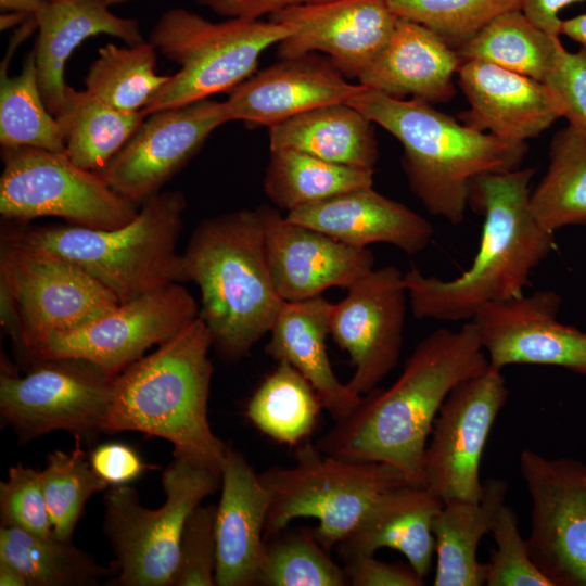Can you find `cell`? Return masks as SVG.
<instances>
[{"label": "cell", "mask_w": 586, "mask_h": 586, "mask_svg": "<svg viewBox=\"0 0 586 586\" xmlns=\"http://www.w3.org/2000/svg\"><path fill=\"white\" fill-rule=\"evenodd\" d=\"M489 367L475 326L441 328L421 340L387 388L361 395L356 408L315 443L339 458L387 463L423 486V455L450 391Z\"/></svg>", "instance_id": "cell-1"}, {"label": "cell", "mask_w": 586, "mask_h": 586, "mask_svg": "<svg viewBox=\"0 0 586 586\" xmlns=\"http://www.w3.org/2000/svg\"><path fill=\"white\" fill-rule=\"evenodd\" d=\"M534 168L474 178L469 206L484 217L477 253L459 277L442 280L412 267L404 275L412 315L419 319L470 321L485 305L523 294L533 270L550 254L555 233L530 207Z\"/></svg>", "instance_id": "cell-2"}, {"label": "cell", "mask_w": 586, "mask_h": 586, "mask_svg": "<svg viewBox=\"0 0 586 586\" xmlns=\"http://www.w3.org/2000/svg\"><path fill=\"white\" fill-rule=\"evenodd\" d=\"M211 332L199 315L113 380L101 432H140L173 444L174 456L220 475L228 445L207 418Z\"/></svg>", "instance_id": "cell-3"}, {"label": "cell", "mask_w": 586, "mask_h": 586, "mask_svg": "<svg viewBox=\"0 0 586 586\" xmlns=\"http://www.w3.org/2000/svg\"><path fill=\"white\" fill-rule=\"evenodd\" d=\"M403 145L402 166L426 211L459 225L474 178L520 168L526 143L477 131L417 99L404 100L360 86L346 101Z\"/></svg>", "instance_id": "cell-4"}, {"label": "cell", "mask_w": 586, "mask_h": 586, "mask_svg": "<svg viewBox=\"0 0 586 586\" xmlns=\"http://www.w3.org/2000/svg\"><path fill=\"white\" fill-rule=\"evenodd\" d=\"M182 258L187 281L200 289L213 345L229 360L250 355L284 303L270 276L259 207L202 220Z\"/></svg>", "instance_id": "cell-5"}, {"label": "cell", "mask_w": 586, "mask_h": 586, "mask_svg": "<svg viewBox=\"0 0 586 586\" xmlns=\"http://www.w3.org/2000/svg\"><path fill=\"white\" fill-rule=\"evenodd\" d=\"M187 200L181 191L158 192L137 216L115 229L75 225L16 227L1 241L42 249L88 272L126 303L173 282L187 281L177 245Z\"/></svg>", "instance_id": "cell-6"}, {"label": "cell", "mask_w": 586, "mask_h": 586, "mask_svg": "<svg viewBox=\"0 0 586 586\" xmlns=\"http://www.w3.org/2000/svg\"><path fill=\"white\" fill-rule=\"evenodd\" d=\"M259 477L270 496L265 538L298 518H314L316 538L329 552L385 494L412 484L387 463L327 455L308 441L292 467L272 466Z\"/></svg>", "instance_id": "cell-7"}, {"label": "cell", "mask_w": 586, "mask_h": 586, "mask_svg": "<svg viewBox=\"0 0 586 586\" xmlns=\"http://www.w3.org/2000/svg\"><path fill=\"white\" fill-rule=\"evenodd\" d=\"M296 26L231 17L211 22L186 9L164 12L149 41L180 69L144 109L146 115L230 92L250 78L260 54L293 35Z\"/></svg>", "instance_id": "cell-8"}, {"label": "cell", "mask_w": 586, "mask_h": 586, "mask_svg": "<svg viewBox=\"0 0 586 586\" xmlns=\"http://www.w3.org/2000/svg\"><path fill=\"white\" fill-rule=\"evenodd\" d=\"M162 484L166 499L157 509L143 507L127 484L106 488L103 531L115 555L118 585L170 586L186 520L218 489L220 475L175 457Z\"/></svg>", "instance_id": "cell-9"}, {"label": "cell", "mask_w": 586, "mask_h": 586, "mask_svg": "<svg viewBox=\"0 0 586 586\" xmlns=\"http://www.w3.org/2000/svg\"><path fill=\"white\" fill-rule=\"evenodd\" d=\"M1 154L0 214L5 220L60 217L69 225L110 230L139 212L99 171L81 168L65 152L20 146L2 148Z\"/></svg>", "instance_id": "cell-10"}, {"label": "cell", "mask_w": 586, "mask_h": 586, "mask_svg": "<svg viewBox=\"0 0 586 586\" xmlns=\"http://www.w3.org/2000/svg\"><path fill=\"white\" fill-rule=\"evenodd\" d=\"M0 281L21 319V353L52 334L84 327L120 303L74 263L42 249L1 241Z\"/></svg>", "instance_id": "cell-11"}, {"label": "cell", "mask_w": 586, "mask_h": 586, "mask_svg": "<svg viewBox=\"0 0 586 586\" xmlns=\"http://www.w3.org/2000/svg\"><path fill=\"white\" fill-rule=\"evenodd\" d=\"M199 315L194 297L180 282H173L120 303L84 327L50 335L28 356L84 360L115 379L149 348L175 336Z\"/></svg>", "instance_id": "cell-12"}, {"label": "cell", "mask_w": 586, "mask_h": 586, "mask_svg": "<svg viewBox=\"0 0 586 586\" xmlns=\"http://www.w3.org/2000/svg\"><path fill=\"white\" fill-rule=\"evenodd\" d=\"M33 360L23 377L8 371L0 377L1 417L20 442L55 430L81 438L101 432L114 379L84 360Z\"/></svg>", "instance_id": "cell-13"}, {"label": "cell", "mask_w": 586, "mask_h": 586, "mask_svg": "<svg viewBox=\"0 0 586 586\" xmlns=\"http://www.w3.org/2000/svg\"><path fill=\"white\" fill-rule=\"evenodd\" d=\"M519 467L532 500V561L552 586H586V463L524 449Z\"/></svg>", "instance_id": "cell-14"}, {"label": "cell", "mask_w": 586, "mask_h": 586, "mask_svg": "<svg viewBox=\"0 0 586 586\" xmlns=\"http://www.w3.org/2000/svg\"><path fill=\"white\" fill-rule=\"evenodd\" d=\"M509 388L501 370L456 385L443 403L423 455V486L443 502L477 501L482 496L480 463L491 430Z\"/></svg>", "instance_id": "cell-15"}, {"label": "cell", "mask_w": 586, "mask_h": 586, "mask_svg": "<svg viewBox=\"0 0 586 586\" xmlns=\"http://www.w3.org/2000/svg\"><path fill=\"white\" fill-rule=\"evenodd\" d=\"M331 305L330 335L355 368L348 386L367 394L397 366L406 316L404 275L394 266L372 269Z\"/></svg>", "instance_id": "cell-16"}, {"label": "cell", "mask_w": 586, "mask_h": 586, "mask_svg": "<svg viewBox=\"0 0 586 586\" xmlns=\"http://www.w3.org/2000/svg\"><path fill=\"white\" fill-rule=\"evenodd\" d=\"M228 122L224 102L209 99L154 112L99 173L115 192L142 204L161 192L209 135Z\"/></svg>", "instance_id": "cell-17"}, {"label": "cell", "mask_w": 586, "mask_h": 586, "mask_svg": "<svg viewBox=\"0 0 586 586\" xmlns=\"http://www.w3.org/2000/svg\"><path fill=\"white\" fill-rule=\"evenodd\" d=\"M562 300L550 290L495 302L470 320L489 367L555 366L586 375V332L559 322Z\"/></svg>", "instance_id": "cell-18"}, {"label": "cell", "mask_w": 586, "mask_h": 586, "mask_svg": "<svg viewBox=\"0 0 586 586\" xmlns=\"http://www.w3.org/2000/svg\"><path fill=\"white\" fill-rule=\"evenodd\" d=\"M269 20L296 26L278 44L281 59L321 51L342 75L358 78L388 42L398 17L384 0H331L286 7Z\"/></svg>", "instance_id": "cell-19"}, {"label": "cell", "mask_w": 586, "mask_h": 586, "mask_svg": "<svg viewBox=\"0 0 586 586\" xmlns=\"http://www.w3.org/2000/svg\"><path fill=\"white\" fill-rule=\"evenodd\" d=\"M258 207L270 276L283 301L308 300L333 286L347 289L373 269L374 257L367 247L290 221L271 206Z\"/></svg>", "instance_id": "cell-20"}, {"label": "cell", "mask_w": 586, "mask_h": 586, "mask_svg": "<svg viewBox=\"0 0 586 586\" xmlns=\"http://www.w3.org/2000/svg\"><path fill=\"white\" fill-rule=\"evenodd\" d=\"M360 86L347 82L330 59L311 52L281 59L247 78L224 105L229 122L270 127L318 106L346 102Z\"/></svg>", "instance_id": "cell-21"}, {"label": "cell", "mask_w": 586, "mask_h": 586, "mask_svg": "<svg viewBox=\"0 0 586 586\" xmlns=\"http://www.w3.org/2000/svg\"><path fill=\"white\" fill-rule=\"evenodd\" d=\"M457 74L470 105L458 117L472 129L526 143L562 117L545 82L479 60L462 61Z\"/></svg>", "instance_id": "cell-22"}, {"label": "cell", "mask_w": 586, "mask_h": 586, "mask_svg": "<svg viewBox=\"0 0 586 586\" xmlns=\"http://www.w3.org/2000/svg\"><path fill=\"white\" fill-rule=\"evenodd\" d=\"M216 510L217 586H255L265 543L270 496L259 473L231 448L220 466Z\"/></svg>", "instance_id": "cell-23"}, {"label": "cell", "mask_w": 586, "mask_h": 586, "mask_svg": "<svg viewBox=\"0 0 586 586\" xmlns=\"http://www.w3.org/2000/svg\"><path fill=\"white\" fill-rule=\"evenodd\" d=\"M285 217L353 246L387 243L409 255L422 252L434 234L429 220L372 187L296 208Z\"/></svg>", "instance_id": "cell-24"}, {"label": "cell", "mask_w": 586, "mask_h": 586, "mask_svg": "<svg viewBox=\"0 0 586 586\" xmlns=\"http://www.w3.org/2000/svg\"><path fill=\"white\" fill-rule=\"evenodd\" d=\"M461 62L457 50L435 33L398 17L388 42L357 79L392 98L442 103L456 94L454 75Z\"/></svg>", "instance_id": "cell-25"}, {"label": "cell", "mask_w": 586, "mask_h": 586, "mask_svg": "<svg viewBox=\"0 0 586 586\" xmlns=\"http://www.w3.org/2000/svg\"><path fill=\"white\" fill-rule=\"evenodd\" d=\"M34 17L38 28L34 48L38 86L54 117L66 102L69 87L64 79L66 62L84 40L106 34L127 46L144 41L138 21L113 14L104 0H49Z\"/></svg>", "instance_id": "cell-26"}, {"label": "cell", "mask_w": 586, "mask_h": 586, "mask_svg": "<svg viewBox=\"0 0 586 586\" xmlns=\"http://www.w3.org/2000/svg\"><path fill=\"white\" fill-rule=\"evenodd\" d=\"M331 303L321 295L282 304L265 353L292 365L314 387L334 422L346 418L361 395L335 375L328 355Z\"/></svg>", "instance_id": "cell-27"}, {"label": "cell", "mask_w": 586, "mask_h": 586, "mask_svg": "<svg viewBox=\"0 0 586 586\" xmlns=\"http://www.w3.org/2000/svg\"><path fill=\"white\" fill-rule=\"evenodd\" d=\"M443 505L424 486L406 484L385 494L335 550L343 561L374 555L382 548L394 549L424 578L435 552L433 522Z\"/></svg>", "instance_id": "cell-28"}, {"label": "cell", "mask_w": 586, "mask_h": 586, "mask_svg": "<svg viewBox=\"0 0 586 586\" xmlns=\"http://www.w3.org/2000/svg\"><path fill=\"white\" fill-rule=\"evenodd\" d=\"M268 128L270 151L295 150L364 169H373L379 158L373 123L346 102L318 106Z\"/></svg>", "instance_id": "cell-29"}, {"label": "cell", "mask_w": 586, "mask_h": 586, "mask_svg": "<svg viewBox=\"0 0 586 586\" xmlns=\"http://www.w3.org/2000/svg\"><path fill=\"white\" fill-rule=\"evenodd\" d=\"M507 483L497 477L483 481L477 501L444 502L433 522L436 570L434 586H481L487 565L477 560L482 537L491 532L498 508L505 502Z\"/></svg>", "instance_id": "cell-30"}, {"label": "cell", "mask_w": 586, "mask_h": 586, "mask_svg": "<svg viewBox=\"0 0 586 586\" xmlns=\"http://www.w3.org/2000/svg\"><path fill=\"white\" fill-rule=\"evenodd\" d=\"M148 115L123 112L86 90L68 87L63 111L55 117L65 153L84 169L100 171L125 146Z\"/></svg>", "instance_id": "cell-31"}, {"label": "cell", "mask_w": 586, "mask_h": 586, "mask_svg": "<svg viewBox=\"0 0 586 586\" xmlns=\"http://www.w3.org/2000/svg\"><path fill=\"white\" fill-rule=\"evenodd\" d=\"M530 207L537 222L551 233L586 225V131L569 123L553 136L549 166L531 191Z\"/></svg>", "instance_id": "cell-32"}, {"label": "cell", "mask_w": 586, "mask_h": 586, "mask_svg": "<svg viewBox=\"0 0 586 586\" xmlns=\"http://www.w3.org/2000/svg\"><path fill=\"white\" fill-rule=\"evenodd\" d=\"M374 169L331 163L295 150L270 151L264 177L267 198L286 212L372 187Z\"/></svg>", "instance_id": "cell-33"}, {"label": "cell", "mask_w": 586, "mask_h": 586, "mask_svg": "<svg viewBox=\"0 0 586 586\" xmlns=\"http://www.w3.org/2000/svg\"><path fill=\"white\" fill-rule=\"evenodd\" d=\"M322 408L311 384L292 365L281 360L251 396L245 415L273 441L297 445L307 441Z\"/></svg>", "instance_id": "cell-34"}, {"label": "cell", "mask_w": 586, "mask_h": 586, "mask_svg": "<svg viewBox=\"0 0 586 586\" xmlns=\"http://www.w3.org/2000/svg\"><path fill=\"white\" fill-rule=\"evenodd\" d=\"M0 560L14 565L27 586H91L113 572L72 540L10 526L0 528Z\"/></svg>", "instance_id": "cell-35"}, {"label": "cell", "mask_w": 586, "mask_h": 586, "mask_svg": "<svg viewBox=\"0 0 586 586\" xmlns=\"http://www.w3.org/2000/svg\"><path fill=\"white\" fill-rule=\"evenodd\" d=\"M560 44L521 10H511L492 20L457 52L461 61L487 62L544 82Z\"/></svg>", "instance_id": "cell-36"}, {"label": "cell", "mask_w": 586, "mask_h": 586, "mask_svg": "<svg viewBox=\"0 0 586 586\" xmlns=\"http://www.w3.org/2000/svg\"><path fill=\"white\" fill-rule=\"evenodd\" d=\"M156 49L148 40L136 46L99 48L84 79L86 91L123 112L144 110L171 75H158Z\"/></svg>", "instance_id": "cell-37"}, {"label": "cell", "mask_w": 586, "mask_h": 586, "mask_svg": "<svg viewBox=\"0 0 586 586\" xmlns=\"http://www.w3.org/2000/svg\"><path fill=\"white\" fill-rule=\"evenodd\" d=\"M5 68L2 65L0 75L1 148L28 146L64 153L61 128L38 86L35 49L26 56L18 75L9 77Z\"/></svg>", "instance_id": "cell-38"}, {"label": "cell", "mask_w": 586, "mask_h": 586, "mask_svg": "<svg viewBox=\"0 0 586 586\" xmlns=\"http://www.w3.org/2000/svg\"><path fill=\"white\" fill-rule=\"evenodd\" d=\"M257 585L346 586L343 566L333 562L314 528L285 527L265 538Z\"/></svg>", "instance_id": "cell-39"}, {"label": "cell", "mask_w": 586, "mask_h": 586, "mask_svg": "<svg viewBox=\"0 0 586 586\" xmlns=\"http://www.w3.org/2000/svg\"><path fill=\"white\" fill-rule=\"evenodd\" d=\"M75 440L76 446L69 453L59 449L50 453L41 471L53 534L64 540H72L87 500L110 486L92 468L80 446L82 438L75 436Z\"/></svg>", "instance_id": "cell-40"}, {"label": "cell", "mask_w": 586, "mask_h": 586, "mask_svg": "<svg viewBox=\"0 0 586 586\" xmlns=\"http://www.w3.org/2000/svg\"><path fill=\"white\" fill-rule=\"evenodd\" d=\"M384 1L397 17L426 27L456 50L496 16L522 7V0Z\"/></svg>", "instance_id": "cell-41"}, {"label": "cell", "mask_w": 586, "mask_h": 586, "mask_svg": "<svg viewBox=\"0 0 586 586\" xmlns=\"http://www.w3.org/2000/svg\"><path fill=\"white\" fill-rule=\"evenodd\" d=\"M489 533L496 548L486 562L487 586H552L532 561L517 513L506 502L498 508Z\"/></svg>", "instance_id": "cell-42"}, {"label": "cell", "mask_w": 586, "mask_h": 586, "mask_svg": "<svg viewBox=\"0 0 586 586\" xmlns=\"http://www.w3.org/2000/svg\"><path fill=\"white\" fill-rule=\"evenodd\" d=\"M217 505H199L182 528L170 586H215Z\"/></svg>", "instance_id": "cell-43"}, {"label": "cell", "mask_w": 586, "mask_h": 586, "mask_svg": "<svg viewBox=\"0 0 586 586\" xmlns=\"http://www.w3.org/2000/svg\"><path fill=\"white\" fill-rule=\"evenodd\" d=\"M0 514L1 526L53 535L41 471L20 463L9 469L8 480L0 484Z\"/></svg>", "instance_id": "cell-44"}, {"label": "cell", "mask_w": 586, "mask_h": 586, "mask_svg": "<svg viewBox=\"0 0 586 586\" xmlns=\"http://www.w3.org/2000/svg\"><path fill=\"white\" fill-rule=\"evenodd\" d=\"M544 82L558 99L562 117L586 131V49L569 52L560 44Z\"/></svg>", "instance_id": "cell-45"}, {"label": "cell", "mask_w": 586, "mask_h": 586, "mask_svg": "<svg viewBox=\"0 0 586 586\" xmlns=\"http://www.w3.org/2000/svg\"><path fill=\"white\" fill-rule=\"evenodd\" d=\"M343 570L352 586H422L424 578L408 564L390 563L361 555L345 559Z\"/></svg>", "instance_id": "cell-46"}, {"label": "cell", "mask_w": 586, "mask_h": 586, "mask_svg": "<svg viewBox=\"0 0 586 586\" xmlns=\"http://www.w3.org/2000/svg\"><path fill=\"white\" fill-rule=\"evenodd\" d=\"M89 460L95 472L109 485L127 484L146 470L155 468L146 464L136 450L122 443L98 446L89 455Z\"/></svg>", "instance_id": "cell-47"}, {"label": "cell", "mask_w": 586, "mask_h": 586, "mask_svg": "<svg viewBox=\"0 0 586 586\" xmlns=\"http://www.w3.org/2000/svg\"><path fill=\"white\" fill-rule=\"evenodd\" d=\"M331 0H200L217 14L230 17L259 18L286 7Z\"/></svg>", "instance_id": "cell-48"}, {"label": "cell", "mask_w": 586, "mask_h": 586, "mask_svg": "<svg viewBox=\"0 0 586 586\" xmlns=\"http://www.w3.org/2000/svg\"><path fill=\"white\" fill-rule=\"evenodd\" d=\"M584 0H522L521 11L536 27L553 38L561 35L562 9Z\"/></svg>", "instance_id": "cell-49"}, {"label": "cell", "mask_w": 586, "mask_h": 586, "mask_svg": "<svg viewBox=\"0 0 586 586\" xmlns=\"http://www.w3.org/2000/svg\"><path fill=\"white\" fill-rule=\"evenodd\" d=\"M0 314L1 326L5 332L11 336L14 345L21 348V319L17 310L16 303L8 289V286L0 281Z\"/></svg>", "instance_id": "cell-50"}, {"label": "cell", "mask_w": 586, "mask_h": 586, "mask_svg": "<svg viewBox=\"0 0 586 586\" xmlns=\"http://www.w3.org/2000/svg\"><path fill=\"white\" fill-rule=\"evenodd\" d=\"M561 34L586 49V13L568 20H562Z\"/></svg>", "instance_id": "cell-51"}, {"label": "cell", "mask_w": 586, "mask_h": 586, "mask_svg": "<svg viewBox=\"0 0 586 586\" xmlns=\"http://www.w3.org/2000/svg\"><path fill=\"white\" fill-rule=\"evenodd\" d=\"M49 0H0L1 10L24 12L35 15Z\"/></svg>", "instance_id": "cell-52"}, {"label": "cell", "mask_w": 586, "mask_h": 586, "mask_svg": "<svg viewBox=\"0 0 586 586\" xmlns=\"http://www.w3.org/2000/svg\"><path fill=\"white\" fill-rule=\"evenodd\" d=\"M0 585L1 586H27L22 573L11 563L0 560Z\"/></svg>", "instance_id": "cell-53"}, {"label": "cell", "mask_w": 586, "mask_h": 586, "mask_svg": "<svg viewBox=\"0 0 586 586\" xmlns=\"http://www.w3.org/2000/svg\"><path fill=\"white\" fill-rule=\"evenodd\" d=\"M33 15H29L24 12H16L11 11L7 13H2L0 16V27L1 30L9 29L20 23H25L28 18H30Z\"/></svg>", "instance_id": "cell-54"}, {"label": "cell", "mask_w": 586, "mask_h": 586, "mask_svg": "<svg viewBox=\"0 0 586 586\" xmlns=\"http://www.w3.org/2000/svg\"><path fill=\"white\" fill-rule=\"evenodd\" d=\"M104 1L109 7H111V5L123 4V3L130 2V1H133V0H104Z\"/></svg>", "instance_id": "cell-55"}]
</instances>
